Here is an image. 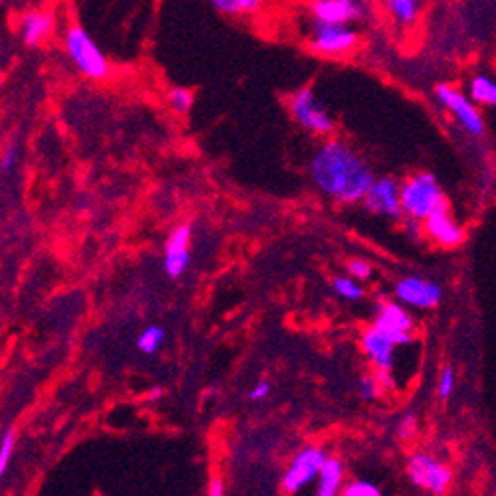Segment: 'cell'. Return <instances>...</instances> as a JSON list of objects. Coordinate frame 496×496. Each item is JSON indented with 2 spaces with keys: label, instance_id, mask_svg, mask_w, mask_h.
I'll return each mask as SVG.
<instances>
[{
  "label": "cell",
  "instance_id": "obj_23",
  "mask_svg": "<svg viewBox=\"0 0 496 496\" xmlns=\"http://www.w3.org/2000/svg\"><path fill=\"white\" fill-rule=\"evenodd\" d=\"M384 385L380 384V380L376 378V374L374 376H362L358 382V394L360 398L364 400V402H374V400H378V398H382V394H384Z\"/></svg>",
  "mask_w": 496,
  "mask_h": 496
},
{
  "label": "cell",
  "instance_id": "obj_18",
  "mask_svg": "<svg viewBox=\"0 0 496 496\" xmlns=\"http://www.w3.org/2000/svg\"><path fill=\"white\" fill-rule=\"evenodd\" d=\"M472 101L485 105V107H496V81L487 76L472 77L471 81Z\"/></svg>",
  "mask_w": 496,
  "mask_h": 496
},
{
  "label": "cell",
  "instance_id": "obj_10",
  "mask_svg": "<svg viewBox=\"0 0 496 496\" xmlns=\"http://www.w3.org/2000/svg\"><path fill=\"white\" fill-rule=\"evenodd\" d=\"M374 325L380 326L382 330L390 333L395 338L400 346H408L415 338V323L413 317L403 307V303L395 300H384L378 305L376 318Z\"/></svg>",
  "mask_w": 496,
  "mask_h": 496
},
{
  "label": "cell",
  "instance_id": "obj_24",
  "mask_svg": "<svg viewBox=\"0 0 496 496\" xmlns=\"http://www.w3.org/2000/svg\"><path fill=\"white\" fill-rule=\"evenodd\" d=\"M192 101L194 97L190 93L188 89H182V87H174L168 91V105H171L172 111H176L178 115H186L192 107Z\"/></svg>",
  "mask_w": 496,
  "mask_h": 496
},
{
  "label": "cell",
  "instance_id": "obj_30",
  "mask_svg": "<svg viewBox=\"0 0 496 496\" xmlns=\"http://www.w3.org/2000/svg\"><path fill=\"white\" fill-rule=\"evenodd\" d=\"M269 392H271V385H269V382L261 380V382H257V384L249 390L248 395L251 402H259V400H265L267 395H269Z\"/></svg>",
  "mask_w": 496,
  "mask_h": 496
},
{
  "label": "cell",
  "instance_id": "obj_4",
  "mask_svg": "<svg viewBox=\"0 0 496 496\" xmlns=\"http://www.w3.org/2000/svg\"><path fill=\"white\" fill-rule=\"evenodd\" d=\"M408 479L415 488L429 495H443L453 482V471L445 462L437 461L429 453H413L408 459Z\"/></svg>",
  "mask_w": 496,
  "mask_h": 496
},
{
  "label": "cell",
  "instance_id": "obj_32",
  "mask_svg": "<svg viewBox=\"0 0 496 496\" xmlns=\"http://www.w3.org/2000/svg\"><path fill=\"white\" fill-rule=\"evenodd\" d=\"M14 161H16V148H12V151H9V153L4 154V158H2V171H10V164H14Z\"/></svg>",
  "mask_w": 496,
  "mask_h": 496
},
{
  "label": "cell",
  "instance_id": "obj_2",
  "mask_svg": "<svg viewBox=\"0 0 496 496\" xmlns=\"http://www.w3.org/2000/svg\"><path fill=\"white\" fill-rule=\"evenodd\" d=\"M447 204L445 194L431 172H415L402 182L403 216L425 222L437 208Z\"/></svg>",
  "mask_w": 496,
  "mask_h": 496
},
{
  "label": "cell",
  "instance_id": "obj_17",
  "mask_svg": "<svg viewBox=\"0 0 496 496\" xmlns=\"http://www.w3.org/2000/svg\"><path fill=\"white\" fill-rule=\"evenodd\" d=\"M344 465L336 457H326L325 465L318 475V496H336L343 492Z\"/></svg>",
  "mask_w": 496,
  "mask_h": 496
},
{
  "label": "cell",
  "instance_id": "obj_27",
  "mask_svg": "<svg viewBox=\"0 0 496 496\" xmlns=\"http://www.w3.org/2000/svg\"><path fill=\"white\" fill-rule=\"evenodd\" d=\"M14 443H16V433H14V429H9L2 435V441H0V475H4L6 469H9V461L12 457V451H14Z\"/></svg>",
  "mask_w": 496,
  "mask_h": 496
},
{
  "label": "cell",
  "instance_id": "obj_11",
  "mask_svg": "<svg viewBox=\"0 0 496 496\" xmlns=\"http://www.w3.org/2000/svg\"><path fill=\"white\" fill-rule=\"evenodd\" d=\"M364 208L370 214L385 216V218H400L403 216L402 208V184H398L394 178L374 180V184L364 196Z\"/></svg>",
  "mask_w": 496,
  "mask_h": 496
},
{
  "label": "cell",
  "instance_id": "obj_16",
  "mask_svg": "<svg viewBox=\"0 0 496 496\" xmlns=\"http://www.w3.org/2000/svg\"><path fill=\"white\" fill-rule=\"evenodd\" d=\"M51 28H54V18H51L50 12H42V10L30 12L20 24L22 42L28 48H38L50 36Z\"/></svg>",
  "mask_w": 496,
  "mask_h": 496
},
{
  "label": "cell",
  "instance_id": "obj_19",
  "mask_svg": "<svg viewBox=\"0 0 496 496\" xmlns=\"http://www.w3.org/2000/svg\"><path fill=\"white\" fill-rule=\"evenodd\" d=\"M164 343V328L163 326H148L137 338V348L143 354H154Z\"/></svg>",
  "mask_w": 496,
  "mask_h": 496
},
{
  "label": "cell",
  "instance_id": "obj_29",
  "mask_svg": "<svg viewBox=\"0 0 496 496\" xmlns=\"http://www.w3.org/2000/svg\"><path fill=\"white\" fill-rule=\"evenodd\" d=\"M346 267H348L350 277H354L356 281H364V279H368L370 275H372V267H370L368 261H364V259H352Z\"/></svg>",
  "mask_w": 496,
  "mask_h": 496
},
{
  "label": "cell",
  "instance_id": "obj_3",
  "mask_svg": "<svg viewBox=\"0 0 496 496\" xmlns=\"http://www.w3.org/2000/svg\"><path fill=\"white\" fill-rule=\"evenodd\" d=\"M66 50L69 60L74 61L81 74L91 79H103L109 74V61L99 50L91 36L81 26H71L66 34Z\"/></svg>",
  "mask_w": 496,
  "mask_h": 496
},
{
  "label": "cell",
  "instance_id": "obj_12",
  "mask_svg": "<svg viewBox=\"0 0 496 496\" xmlns=\"http://www.w3.org/2000/svg\"><path fill=\"white\" fill-rule=\"evenodd\" d=\"M315 36H313V50L323 56H340L344 51L354 48L358 36L346 24H330L315 20Z\"/></svg>",
  "mask_w": 496,
  "mask_h": 496
},
{
  "label": "cell",
  "instance_id": "obj_8",
  "mask_svg": "<svg viewBox=\"0 0 496 496\" xmlns=\"http://www.w3.org/2000/svg\"><path fill=\"white\" fill-rule=\"evenodd\" d=\"M360 348L376 372H394L395 350L400 344L395 343L392 334L376 325L368 326L360 336Z\"/></svg>",
  "mask_w": 496,
  "mask_h": 496
},
{
  "label": "cell",
  "instance_id": "obj_28",
  "mask_svg": "<svg viewBox=\"0 0 496 496\" xmlns=\"http://www.w3.org/2000/svg\"><path fill=\"white\" fill-rule=\"evenodd\" d=\"M417 431H420L417 415L415 413H405L402 420H400V423H398V437L402 441H410V439L417 435Z\"/></svg>",
  "mask_w": 496,
  "mask_h": 496
},
{
  "label": "cell",
  "instance_id": "obj_20",
  "mask_svg": "<svg viewBox=\"0 0 496 496\" xmlns=\"http://www.w3.org/2000/svg\"><path fill=\"white\" fill-rule=\"evenodd\" d=\"M210 4L223 14H248L261 6V0H210Z\"/></svg>",
  "mask_w": 496,
  "mask_h": 496
},
{
  "label": "cell",
  "instance_id": "obj_15",
  "mask_svg": "<svg viewBox=\"0 0 496 496\" xmlns=\"http://www.w3.org/2000/svg\"><path fill=\"white\" fill-rule=\"evenodd\" d=\"M315 18L330 24H348L364 16V6L356 0H318L313 6Z\"/></svg>",
  "mask_w": 496,
  "mask_h": 496
},
{
  "label": "cell",
  "instance_id": "obj_1",
  "mask_svg": "<svg viewBox=\"0 0 496 496\" xmlns=\"http://www.w3.org/2000/svg\"><path fill=\"white\" fill-rule=\"evenodd\" d=\"M310 178L323 194L343 204L362 202L374 174L358 154L340 141H328L310 161Z\"/></svg>",
  "mask_w": 496,
  "mask_h": 496
},
{
  "label": "cell",
  "instance_id": "obj_26",
  "mask_svg": "<svg viewBox=\"0 0 496 496\" xmlns=\"http://www.w3.org/2000/svg\"><path fill=\"white\" fill-rule=\"evenodd\" d=\"M343 496H380V488L370 480H352L343 487Z\"/></svg>",
  "mask_w": 496,
  "mask_h": 496
},
{
  "label": "cell",
  "instance_id": "obj_5",
  "mask_svg": "<svg viewBox=\"0 0 496 496\" xmlns=\"http://www.w3.org/2000/svg\"><path fill=\"white\" fill-rule=\"evenodd\" d=\"M289 111H291V117L295 119V123L299 127L307 128L308 133H313V135L326 137L334 131L333 117L318 103L317 95L310 87H303L300 91L293 95L291 101H289Z\"/></svg>",
  "mask_w": 496,
  "mask_h": 496
},
{
  "label": "cell",
  "instance_id": "obj_31",
  "mask_svg": "<svg viewBox=\"0 0 496 496\" xmlns=\"http://www.w3.org/2000/svg\"><path fill=\"white\" fill-rule=\"evenodd\" d=\"M226 490H223V482L222 479H214L212 482H210V490H208V495L210 496H222Z\"/></svg>",
  "mask_w": 496,
  "mask_h": 496
},
{
  "label": "cell",
  "instance_id": "obj_14",
  "mask_svg": "<svg viewBox=\"0 0 496 496\" xmlns=\"http://www.w3.org/2000/svg\"><path fill=\"white\" fill-rule=\"evenodd\" d=\"M190 240H192V228L188 223H182L172 230L164 243V273L171 279H178L188 269Z\"/></svg>",
  "mask_w": 496,
  "mask_h": 496
},
{
  "label": "cell",
  "instance_id": "obj_25",
  "mask_svg": "<svg viewBox=\"0 0 496 496\" xmlns=\"http://www.w3.org/2000/svg\"><path fill=\"white\" fill-rule=\"evenodd\" d=\"M455 385H457V376H455V370L451 366H445L439 374V380H437V395L441 400H449L455 392Z\"/></svg>",
  "mask_w": 496,
  "mask_h": 496
},
{
  "label": "cell",
  "instance_id": "obj_13",
  "mask_svg": "<svg viewBox=\"0 0 496 496\" xmlns=\"http://www.w3.org/2000/svg\"><path fill=\"white\" fill-rule=\"evenodd\" d=\"M423 231H425L429 240L437 243L439 248L455 249L465 241V230L453 218L451 210H449V204L437 208L435 212L429 216L427 220L423 222Z\"/></svg>",
  "mask_w": 496,
  "mask_h": 496
},
{
  "label": "cell",
  "instance_id": "obj_21",
  "mask_svg": "<svg viewBox=\"0 0 496 496\" xmlns=\"http://www.w3.org/2000/svg\"><path fill=\"white\" fill-rule=\"evenodd\" d=\"M388 9L402 24H413L417 18V0H388Z\"/></svg>",
  "mask_w": 496,
  "mask_h": 496
},
{
  "label": "cell",
  "instance_id": "obj_9",
  "mask_svg": "<svg viewBox=\"0 0 496 496\" xmlns=\"http://www.w3.org/2000/svg\"><path fill=\"white\" fill-rule=\"evenodd\" d=\"M394 295L395 299L403 303V305H408V307L429 310V308H435L441 303L443 289H441V285H437L431 279L411 275V277H403V279L398 281Z\"/></svg>",
  "mask_w": 496,
  "mask_h": 496
},
{
  "label": "cell",
  "instance_id": "obj_22",
  "mask_svg": "<svg viewBox=\"0 0 496 496\" xmlns=\"http://www.w3.org/2000/svg\"><path fill=\"white\" fill-rule=\"evenodd\" d=\"M334 291L346 300H360L364 297V289L360 287L354 277H336L333 281Z\"/></svg>",
  "mask_w": 496,
  "mask_h": 496
},
{
  "label": "cell",
  "instance_id": "obj_6",
  "mask_svg": "<svg viewBox=\"0 0 496 496\" xmlns=\"http://www.w3.org/2000/svg\"><path fill=\"white\" fill-rule=\"evenodd\" d=\"M328 455L320 449V447H305L300 449L299 453L293 457L291 465L287 467V471L283 475L281 487L285 492L295 495L305 487H308L310 482L318 480L320 469L325 465Z\"/></svg>",
  "mask_w": 496,
  "mask_h": 496
},
{
  "label": "cell",
  "instance_id": "obj_7",
  "mask_svg": "<svg viewBox=\"0 0 496 496\" xmlns=\"http://www.w3.org/2000/svg\"><path fill=\"white\" fill-rule=\"evenodd\" d=\"M437 99L445 107L447 111L453 115L457 123L461 125L462 131L471 137L479 138L485 135V121L479 109L472 105L461 91H457L451 86H437L435 89Z\"/></svg>",
  "mask_w": 496,
  "mask_h": 496
}]
</instances>
